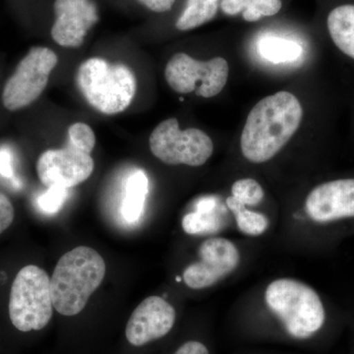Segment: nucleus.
Segmentation results:
<instances>
[{
    "instance_id": "1",
    "label": "nucleus",
    "mask_w": 354,
    "mask_h": 354,
    "mask_svg": "<svg viewBox=\"0 0 354 354\" xmlns=\"http://www.w3.org/2000/svg\"><path fill=\"white\" fill-rule=\"evenodd\" d=\"M299 100L281 91L261 100L251 109L241 138L244 158L254 164L272 160L290 142L301 124Z\"/></svg>"
},
{
    "instance_id": "2",
    "label": "nucleus",
    "mask_w": 354,
    "mask_h": 354,
    "mask_svg": "<svg viewBox=\"0 0 354 354\" xmlns=\"http://www.w3.org/2000/svg\"><path fill=\"white\" fill-rule=\"evenodd\" d=\"M106 272L104 258L91 247L78 246L65 253L50 279L53 308L64 316L78 315L102 285Z\"/></svg>"
},
{
    "instance_id": "3",
    "label": "nucleus",
    "mask_w": 354,
    "mask_h": 354,
    "mask_svg": "<svg viewBox=\"0 0 354 354\" xmlns=\"http://www.w3.org/2000/svg\"><path fill=\"white\" fill-rule=\"evenodd\" d=\"M266 304L288 335L308 339L319 332L326 320L325 307L316 290L293 279H279L268 286Z\"/></svg>"
},
{
    "instance_id": "4",
    "label": "nucleus",
    "mask_w": 354,
    "mask_h": 354,
    "mask_svg": "<svg viewBox=\"0 0 354 354\" xmlns=\"http://www.w3.org/2000/svg\"><path fill=\"white\" fill-rule=\"evenodd\" d=\"M76 82L86 101L104 114L122 113L136 93V77L123 64H111L102 58L85 60L77 70Z\"/></svg>"
},
{
    "instance_id": "5",
    "label": "nucleus",
    "mask_w": 354,
    "mask_h": 354,
    "mask_svg": "<svg viewBox=\"0 0 354 354\" xmlns=\"http://www.w3.org/2000/svg\"><path fill=\"white\" fill-rule=\"evenodd\" d=\"M95 135L92 128L83 122L69 127L66 145L48 150L37 162L39 178L46 187L69 188L79 185L92 176L95 162L92 153Z\"/></svg>"
},
{
    "instance_id": "6",
    "label": "nucleus",
    "mask_w": 354,
    "mask_h": 354,
    "mask_svg": "<svg viewBox=\"0 0 354 354\" xmlns=\"http://www.w3.org/2000/svg\"><path fill=\"white\" fill-rule=\"evenodd\" d=\"M53 311L48 272L38 266L22 268L14 279L9 299V316L14 327L25 333L44 329Z\"/></svg>"
},
{
    "instance_id": "7",
    "label": "nucleus",
    "mask_w": 354,
    "mask_h": 354,
    "mask_svg": "<svg viewBox=\"0 0 354 354\" xmlns=\"http://www.w3.org/2000/svg\"><path fill=\"white\" fill-rule=\"evenodd\" d=\"M150 150L160 162L169 165L201 167L214 152L207 133L197 128L181 130L176 118H169L156 127L149 139Z\"/></svg>"
},
{
    "instance_id": "8",
    "label": "nucleus",
    "mask_w": 354,
    "mask_h": 354,
    "mask_svg": "<svg viewBox=\"0 0 354 354\" xmlns=\"http://www.w3.org/2000/svg\"><path fill=\"white\" fill-rule=\"evenodd\" d=\"M230 67L223 57L201 62L184 53H176L167 62L165 80L178 94L194 92L199 97H216L227 85Z\"/></svg>"
},
{
    "instance_id": "9",
    "label": "nucleus",
    "mask_w": 354,
    "mask_h": 354,
    "mask_svg": "<svg viewBox=\"0 0 354 354\" xmlns=\"http://www.w3.org/2000/svg\"><path fill=\"white\" fill-rule=\"evenodd\" d=\"M57 62V55L50 48H31L4 86V108L10 111H19L36 101L46 88L51 71Z\"/></svg>"
},
{
    "instance_id": "10",
    "label": "nucleus",
    "mask_w": 354,
    "mask_h": 354,
    "mask_svg": "<svg viewBox=\"0 0 354 354\" xmlns=\"http://www.w3.org/2000/svg\"><path fill=\"white\" fill-rule=\"evenodd\" d=\"M200 260L183 272V281L192 290L215 286L239 267L241 255L232 241L221 237L207 239L199 248Z\"/></svg>"
},
{
    "instance_id": "11",
    "label": "nucleus",
    "mask_w": 354,
    "mask_h": 354,
    "mask_svg": "<svg viewBox=\"0 0 354 354\" xmlns=\"http://www.w3.org/2000/svg\"><path fill=\"white\" fill-rule=\"evenodd\" d=\"M305 209L309 218L318 223L354 218V178L319 184L307 196Z\"/></svg>"
},
{
    "instance_id": "12",
    "label": "nucleus",
    "mask_w": 354,
    "mask_h": 354,
    "mask_svg": "<svg viewBox=\"0 0 354 354\" xmlns=\"http://www.w3.org/2000/svg\"><path fill=\"white\" fill-rule=\"evenodd\" d=\"M174 306L160 297H150L138 305L128 321L125 335L135 346L162 339L171 332L176 323Z\"/></svg>"
},
{
    "instance_id": "13",
    "label": "nucleus",
    "mask_w": 354,
    "mask_h": 354,
    "mask_svg": "<svg viewBox=\"0 0 354 354\" xmlns=\"http://www.w3.org/2000/svg\"><path fill=\"white\" fill-rule=\"evenodd\" d=\"M55 21L51 37L64 48L82 46L88 30L99 21L97 6L93 0H55Z\"/></svg>"
},
{
    "instance_id": "14",
    "label": "nucleus",
    "mask_w": 354,
    "mask_h": 354,
    "mask_svg": "<svg viewBox=\"0 0 354 354\" xmlns=\"http://www.w3.org/2000/svg\"><path fill=\"white\" fill-rule=\"evenodd\" d=\"M218 200L214 196L199 198L194 211L183 216V228L190 235L213 234L220 232L225 225L218 209Z\"/></svg>"
},
{
    "instance_id": "15",
    "label": "nucleus",
    "mask_w": 354,
    "mask_h": 354,
    "mask_svg": "<svg viewBox=\"0 0 354 354\" xmlns=\"http://www.w3.org/2000/svg\"><path fill=\"white\" fill-rule=\"evenodd\" d=\"M328 31L337 48L354 59V4H344L330 11Z\"/></svg>"
},
{
    "instance_id": "16",
    "label": "nucleus",
    "mask_w": 354,
    "mask_h": 354,
    "mask_svg": "<svg viewBox=\"0 0 354 354\" xmlns=\"http://www.w3.org/2000/svg\"><path fill=\"white\" fill-rule=\"evenodd\" d=\"M149 179L145 171L137 169L128 176L125 183L124 197L121 205V214L128 223H137L143 215Z\"/></svg>"
},
{
    "instance_id": "17",
    "label": "nucleus",
    "mask_w": 354,
    "mask_h": 354,
    "mask_svg": "<svg viewBox=\"0 0 354 354\" xmlns=\"http://www.w3.org/2000/svg\"><path fill=\"white\" fill-rule=\"evenodd\" d=\"M281 0H221V8L227 15L242 13L247 22H256L276 15L281 9Z\"/></svg>"
},
{
    "instance_id": "18",
    "label": "nucleus",
    "mask_w": 354,
    "mask_h": 354,
    "mask_svg": "<svg viewBox=\"0 0 354 354\" xmlns=\"http://www.w3.org/2000/svg\"><path fill=\"white\" fill-rule=\"evenodd\" d=\"M220 0H187L185 9L176 21L179 31H189L213 20L218 13Z\"/></svg>"
},
{
    "instance_id": "19",
    "label": "nucleus",
    "mask_w": 354,
    "mask_h": 354,
    "mask_svg": "<svg viewBox=\"0 0 354 354\" xmlns=\"http://www.w3.org/2000/svg\"><path fill=\"white\" fill-rule=\"evenodd\" d=\"M261 57L272 64L293 62L301 55V46L297 41L279 37L266 36L258 44Z\"/></svg>"
},
{
    "instance_id": "20",
    "label": "nucleus",
    "mask_w": 354,
    "mask_h": 354,
    "mask_svg": "<svg viewBox=\"0 0 354 354\" xmlns=\"http://www.w3.org/2000/svg\"><path fill=\"white\" fill-rule=\"evenodd\" d=\"M227 206L234 214L237 227L243 234L259 236L267 230L269 221L262 214L246 209L243 205L235 202L232 197L227 198Z\"/></svg>"
},
{
    "instance_id": "21",
    "label": "nucleus",
    "mask_w": 354,
    "mask_h": 354,
    "mask_svg": "<svg viewBox=\"0 0 354 354\" xmlns=\"http://www.w3.org/2000/svg\"><path fill=\"white\" fill-rule=\"evenodd\" d=\"M232 199L243 206H256L262 202L264 190L255 179L244 178L235 181L232 187Z\"/></svg>"
},
{
    "instance_id": "22",
    "label": "nucleus",
    "mask_w": 354,
    "mask_h": 354,
    "mask_svg": "<svg viewBox=\"0 0 354 354\" xmlns=\"http://www.w3.org/2000/svg\"><path fill=\"white\" fill-rule=\"evenodd\" d=\"M67 197H68V189L66 188L59 187V186L48 187V190L39 195L37 199V206L41 213L53 215L58 213L62 208Z\"/></svg>"
},
{
    "instance_id": "23",
    "label": "nucleus",
    "mask_w": 354,
    "mask_h": 354,
    "mask_svg": "<svg viewBox=\"0 0 354 354\" xmlns=\"http://www.w3.org/2000/svg\"><path fill=\"white\" fill-rule=\"evenodd\" d=\"M14 155L8 146H0V177L9 180L15 179Z\"/></svg>"
},
{
    "instance_id": "24",
    "label": "nucleus",
    "mask_w": 354,
    "mask_h": 354,
    "mask_svg": "<svg viewBox=\"0 0 354 354\" xmlns=\"http://www.w3.org/2000/svg\"><path fill=\"white\" fill-rule=\"evenodd\" d=\"M15 211L12 203L3 193L0 192V234L12 225Z\"/></svg>"
},
{
    "instance_id": "25",
    "label": "nucleus",
    "mask_w": 354,
    "mask_h": 354,
    "mask_svg": "<svg viewBox=\"0 0 354 354\" xmlns=\"http://www.w3.org/2000/svg\"><path fill=\"white\" fill-rule=\"evenodd\" d=\"M138 1L153 12L164 13L171 10L176 0H138Z\"/></svg>"
},
{
    "instance_id": "26",
    "label": "nucleus",
    "mask_w": 354,
    "mask_h": 354,
    "mask_svg": "<svg viewBox=\"0 0 354 354\" xmlns=\"http://www.w3.org/2000/svg\"><path fill=\"white\" fill-rule=\"evenodd\" d=\"M174 354H209L208 348L202 342L190 341L183 344Z\"/></svg>"
},
{
    "instance_id": "27",
    "label": "nucleus",
    "mask_w": 354,
    "mask_h": 354,
    "mask_svg": "<svg viewBox=\"0 0 354 354\" xmlns=\"http://www.w3.org/2000/svg\"><path fill=\"white\" fill-rule=\"evenodd\" d=\"M176 281H181V278H179V277H177Z\"/></svg>"
}]
</instances>
